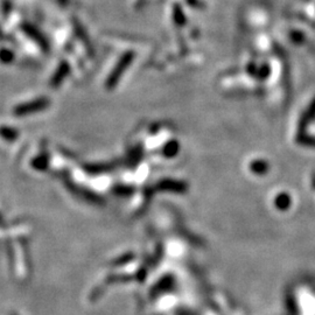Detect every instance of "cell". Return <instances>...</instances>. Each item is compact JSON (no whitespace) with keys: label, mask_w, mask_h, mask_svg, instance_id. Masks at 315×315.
Listing matches in <instances>:
<instances>
[{"label":"cell","mask_w":315,"mask_h":315,"mask_svg":"<svg viewBox=\"0 0 315 315\" xmlns=\"http://www.w3.org/2000/svg\"><path fill=\"white\" fill-rule=\"evenodd\" d=\"M290 203H291V200L289 198V195H286V194L279 195V198L277 199V206H278L280 209H287L289 208Z\"/></svg>","instance_id":"1"}]
</instances>
